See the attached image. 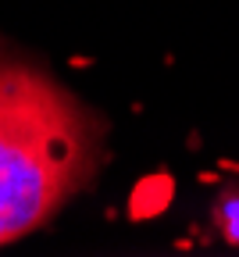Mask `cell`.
<instances>
[{
	"instance_id": "1",
	"label": "cell",
	"mask_w": 239,
	"mask_h": 257,
	"mask_svg": "<svg viewBox=\"0 0 239 257\" xmlns=\"http://www.w3.org/2000/svg\"><path fill=\"white\" fill-rule=\"evenodd\" d=\"M100 128L72 89L0 50V246L43 225L96 168Z\"/></svg>"
},
{
	"instance_id": "2",
	"label": "cell",
	"mask_w": 239,
	"mask_h": 257,
	"mask_svg": "<svg viewBox=\"0 0 239 257\" xmlns=\"http://www.w3.org/2000/svg\"><path fill=\"white\" fill-rule=\"evenodd\" d=\"M218 221L232 243H239V197H225L218 204Z\"/></svg>"
}]
</instances>
